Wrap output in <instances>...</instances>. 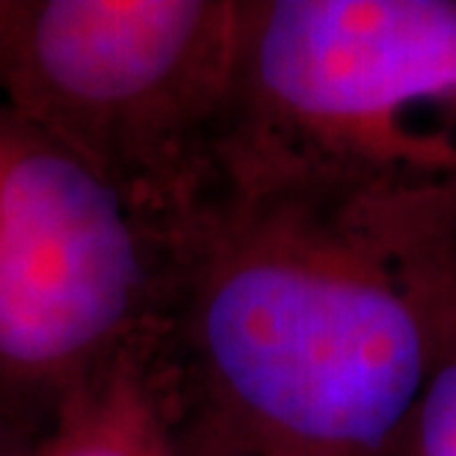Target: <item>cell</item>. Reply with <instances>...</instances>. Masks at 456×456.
I'll return each mask as SVG.
<instances>
[{"label": "cell", "instance_id": "1", "mask_svg": "<svg viewBox=\"0 0 456 456\" xmlns=\"http://www.w3.org/2000/svg\"><path fill=\"white\" fill-rule=\"evenodd\" d=\"M456 338V193L208 172L158 330L181 418L252 456H388Z\"/></svg>", "mask_w": 456, "mask_h": 456}, {"label": "cell", "instance_id": "2", "mask_svg": "<svg viewBox=\"0 0 456 456\" xmlns=\"http://www.w3.org/2000/svg\"><path fill=\"white\" fill-rule=\"evenodd\" d=\"M211 167L456 193V0H243Z\"/></svg>", "mask_w": 456, "mask_h": 456}, {"label": "cell", "instance_id": "3", "mask_svg": "<svg viewBox=\"0 0 456 456\" xmlns=\"http://www.w3.org/2000/svg\"><path fill=\"white\" fill-rule=\"evenodd\" d=\"M243 0H0V104L175 216L232 93Z\"/></svg>", "mask_w": 456, "mask_h": 456}, {"label": "cell", "instance_id": "4", "mask_svg": "<svg viewBox=\"0 0 456 456\" xmlns=\"http://www.w3.org/2000/svg\"><path fill=\"white\" fill-rule=\"evenodd\" d=\"M184 214V211H181ZM181 214L0 104V412H42L160 330Z\"/></svg>", "mask_w": 456, "mask_h": 456}, {"label": "cell", "instance_id": "5", "mask_svg": "<svg viewBox=\"0 0 456 456\" xmlns=\"http://www.w3.org/2000/svg\"><path fill=\"white\" fill-rule=\"evenodd\" d=\"M178 421L175 379L154 335L71 391L30 456H172Z\"/></svg>", "mask_w": 456, "mask_h": 456}, {"label": "cell", "instance_id": "6", "mask_svg": "<svg viewBox=\"0 0 456 456\" xmlns=\"http://www.w3.org/2000/svg\"><path fill=\"white\" fill-rule=\"evenodd\" d=\"M388 456H456V338L418 391Z\"/></svg>", "mask_w": 456, "mask_h": 456}, {"label": "cell", "instance_id": "7", "mask_svg": "<svg viewBox=\"0 0 456 456\" xmlns=\"http://www.w3.org/2000/svg\"><path fill=\"white\" fill-rule=\"evenodd\" d=\"M172 456H252L234 444H228L216 436L199 430V427L187 424L184 418L178 421V433H175V451Z\"/></svg>", "mask_w": 456, "mask_h": 456}, {"label": "cell", "instance_id": "8", "mask_svg": "<svg viewBox=\"0 0 456 456\" xmlns=\"http://www.w3.org/2000/svg\"><path fill=\"white\" fill-rule=\"evenodd\" d=\"M0 444L12 448V424H9V418L4 412H0Z\"/></svg>", "mask_w": 456, "mask_h": 456}, {"label": "cell", "instance_id": "9", "mask_svg": "<svg viewBox=\"0 0 456 456\" xmlns=\"http://www.w3.org/2000/svg\"><path fill=\"white\" fill-rule=\"evenodd\" d=\"M0 456H21V453H15L12 448H4V444H0Z\"/></svg>", "mask_w": 456, "mask_h": 456}]
</instances>
